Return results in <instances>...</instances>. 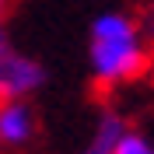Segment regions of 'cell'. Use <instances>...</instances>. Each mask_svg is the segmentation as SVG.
Instances as JSON below:
<instances>
[{"label":"cell","instance_id":"1","mask_svg":"<svg viewBox=\"0 0 154 154\" xmlns=\"http://www.w3.org/2000/svg\"><path fill=\"white\" fill-rule=\"evenodd\" d=\"M147 70V49L137 18L123 11L98 14L91 25V74L98 84H126Z\"/></svg>","mask_w":154,"mask_h":154},{"label":"cell","instance_id":"2","mask_svg":"<svg viewBox=\"0 0 154 154\" xmlns=\"http://www.w3.org/2000/svg\"><path fill=\"white\" fill-rule=\"evenodd\" d=\"M42 77H46V70L35 60L14 53L11 42L0 46V102L4 98H25L28 91H35L42 84Z\"/></svg>","mask_w":154,"mask_h":154},{"label":"cell","instance_id":"3","mask_svg":"<svg viewBox=\"0 0 154 154\" xmlns=\"http://www.w3.org/2000/svg\"><path fill=\"white\" fill-rule=\"evenodd\" d=\"M32 133H35L32 109L21 98H4L0 102V140L11 144V147H18V144H28Z\"/></svg>","mask_w":154,"mask_h":154},{"label":"cell","instance_id":"4","mask_svg":"<svg viewBox=\"0 0 154 154\" xmlns=\"http://www.w3.org/2000/svg\"><path fill=\"white\" fill-rule=\"evenodd\" d=\"M130 126H126V119L123 116H116V112H105L102 119H98V126H95V133H91V140H88V147L81 154H112V147H116V140L126 133Z\"/></svg>","mask_w":154,"mask_h":154},{"label":"cell","instance_id":"5","mask_svg":"<svg viewBox=\"0 0 154 154\" xmlns=\"http://www.w3.org/2000/svg\"><path fill=\"white\" fill-rule=\"evenodd\" d=\"M112 154H151V144H147L140 133H133V130H126L119 140H116Z\"/></svg>","mask_w":154,"mask_h":154},{"label":"cell","instance_id":"6","mask_svg":"<svg viewBox=\"0 0 154 154\" xmlns=\"http://www.w3.org/2000/svg\"><path fill=\"white\" fill-rule=\"evenodd\" d=\"M144 28H147V35H151V42H154V0H151V7H147V14H144Z\"/></svg>","mask_w":154,"mask_h":154},{"label":"cell","instance_id":"7","mask_svg":"<svg viewBox=\"0 0 154 154\" xmlns=\"http://www.w3.org/2000/svg\"><path fill=\"white\" fill-rule=\"evenodd\" d=\"M4 11H7V0H0V18H4Z\"/></svg>","mask_w":154,"mask_h":154},{"label":"cell","instance_id":"8","mask_svg":"<svg viewBox=\"0 0 154 154\" xmlns=\"http://www.w3.org/2000/svg\"><path fill=\"white\" fill-rule=\"evenodd\" d=\"M4 42H7V35H4V28H0V46H4Z\"/></svg>","mask_w":154,"mask_h":154},{"label":"cell","instance_id":"9","mask_svg":"<svg viewBox=\"0 0 154 154\" xmlns=\"http://www.w3.org/2000/svg\"><path fill=\"white\" fill-rule=\"evenodd\" d=\"M151 154H154V147H151Z\"/></svg>","mask_w":154,"mask_h":154}]
</instances>
